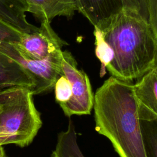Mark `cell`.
<instances>
[{"label":"cell","instance_id":"cell-13","mask_svg":"<svg viewBox=\"0 0 157 157\" xmlns=\"http://www.w3.org/2000/svg\"><path fill=\"white\" fill-rule=\"evenodd\" d=\"M124 9L147 21L157 33V0H122Z\"/></svg>","mask_w":157,"mask_h":157},{"label":"cell","instance_id":"cell-17","mask_svg":"<svg viewBox=\"0 0 157 157\" xmlns=\"http://www.w3.org/2000/svg\"><path fill=\"white\" fill-rule=\"evenodd\" d=\"M10 144V140L7 137L0 133V145Z\"/></svg>","mask_w":157,"mask_h":157},{"label":"cell","instance_id":"cell-7","mask_svg":"<svg viewBox=\"0 0 157 157\" xmlns=\"http://www.w3.org/2000/svg\"><path fill=\"white\" fill-rule=\"evenodd\" d=\"M77 11L102 32L124 9L122 0H75Z\"/></svg>","mask_w":157,"mask_h":157},{"label":"cell","instance_id":"cell-4","mask_svg":"<svg viewBox=\"0 0 157 157\" xmlns=\"http://www.w3.org/2000/svg\"><path fill=\"white\" fill-rule=\"evenodd\" d=\"M61 71L69 80L72 96L69 101L60 105L67 117L72 115H89L93 106L94 94L90 79L86 74L77 68V63L72 55L68 51H62Z\"/></svg>","mask_w":157,"mask_h":157},{"label":"cell","instance_id":"cell-3","mask_svg":"<svg viewBox=\"0 0 157 157\" xmlns=\"http://www.w3.org/2000/svg\"><path fill=\"white\" fill-rule=\"evenodd\" d=\"M33 96L25 87L0 90V133L9 138L10 144L29 145L42 126Z\"/></svg>","mask_w":157,"mask_h":157},{"label":"cell","instance_id":"cell-12","mask_svg":"<svg viewBox=\"0 0 157 157\" xmlns=\"http://www.w3.org/2000/svg\"><path fill=\"white\" fill-rule=\"evenodd\" d=\"M74 124L71 120L67 129L58 134L55 148L51 157H85L78 144Z\"/></svg>","mask_w":157,"mask_h":157},{"label":"cell","instance_id":"cell-15","mask_svg":"<svg viewBox=\"0 0 157 157\" xmlns=\"http://www.w3.org/2000/svg\"><path fill=\"white\" fill-rule=\"evenodd\" d=\"M93 34L95 37V53L101 63L100 76L102 77L105 75V68L112 60L114 53L110 46L105 40L102 31L94 27Z\"/></svg>","mask_w":157,"mask_h":157},{"label":"cell","instance_id":"cell-6","mask_svg":"<svg viewBox=\"0 0 157 157\" xmlns=\"http://www.w3.org/2000/svg\"><path fill=\"white\" fill-rule=\"evenodd\" d=\"M12 44L21 56L35 60L44 59L61 50L62 47L67 44L54 31L47 20L40 21V26L37 31L23 33L19 42Z\"/></svg>","mask_w":157,"mask_h":157},{"label":"cell","instance_id":"cell-5","mask_svg":"<svg viewBox=\"0 0 157 157\" xmlns=\"http://www.w3.org/2000/svg\"><path fill=\"white\" fill-rule=\"evenodd\" d=\"M1 52L20 64L33 79L35 86L31 91L33 95L51 91L57 78L63 75L61 71L62 50L56 52L47 58L30 59L23 57L13 44L6 43L1 48Z\"/></svg>","mask_w":157,"mask_h":157},{"label":"cell","instance_id":"cell-19","mask_svg":"<svg viewBox=\"0 0 157 157\" xmlns=\"http://www.w3.org/2000/svg\"><path fill=\"white\" fill-rule=\"evenodd\" d=\"M0 111H1V107H0Z\"/></svg>","mask_w":157,"mask_h":157},{"label":"cell","instance_id":"cell-14","mask_svg":"<svg viewBox=\"0 0 157 157\" xmlns=\"http://www.w3.org/2000/svg\"><path fill=\"white\" fill-rule=\"evenodd\" d=\"M141 132L147 157H157V120H140Z\"/></svg>","mask_w":157,"mask_h":157},{"label":"cell","instance_id":"cell-9","mask_svg":"<svg viewBox=\"0 0 157 157\" xmlns=\"http://www.w3.org/2000/svg\"><path fill=\"white\" fill-rule=\"evenodd\" d=\"M27 12L31 13L40 21H51L58 16H64L68 20L72 18L77 10L75 0H25Z\"/></svg>","mask_w":157,"mask_h":157},{"label":"cell","instance_id":"cell-1","mask_svg":"<svg viewBox=\"0 0 157 157\" xmlns=\"http://www.w3.org/2000/svg\"><path fill=\"white\" fill-rule=\"evenodd\" d=\"M93 108L95 130L119 157H147L132 84L110 77L94 94Z\"/></svg>","mask_w":157,"mask_h":157},{"label":"cell","instance_id":"cell-16","mask_svg":"<svg viewBox=\"0 0 157 157\" xmlns=\"http://www.w3.org/2000/svg\"><path fill=\"white\" fill-rule=\"evenodd\" d=\"M54 89L55 100L59 106L69 101L72 96L71 86L69 80L64 75H60L57 78Z\"/></svg>","mask_w":157,"mask_h":157},{"label":"cell","instance_id":"cell-10","mask_svg":"<svg viewBox=\"0 0 157 157\" xmlns=\"http://www.w3.org/2000/svg\"><path fill=\"white\" fill-rule=\"evenodd\" d=\"M35 83L26 69L18 62L0 52V90L21 86L31 91Z\"/></svg>","mask_w":157,"mask_h":157},{"label":"cell","instance_id":"cell-20","mask_svg":"<svg viewBox=\"0 0 157 157\" xmlns=\"http://www.w3.org/2000/svg\"><path fill=\"white\" fill-rule=\"evenodd\" d=\"M6 157H7V156H6Z\"/></svg>","mask_w":157,"mask_h":157},{"label":"cell","instance_id":"cell-11","mask_svg":"<svg viewBox=\"0 0 157 157\" xmlns=\"http://www.w3.org/2000/svg\"><path fill=\"white\" fill-rule=\"evenodd\" d=\"M27 9L25 0H0V20L22 33L34 32L39 28L27 21Z\"/></svg>","mask_w":157,"mask_h":157},{"label":"cell","instance_id":"cell-2","mask_svg":"<svg viewBox=\"0 0 157 157\" xmlns=\"http://www.w3.org/2000/svg\"><path fill=\"white\" fill-rule=\"evenodd\" d=\"M113 51L108 71L129 82L156 66L157 33L139 15L123 9L102 32Z\"/></svg>","mask_w":157,"mask_h":157},{"label":"cell","instance_id":"cell-8","mask_svg":"<svg viewBox=\"0 0 157 157\" xmlns=\"http://www.w3.org/2000/svg\"><path fill=\"white\" fill-rule=\"evenodd\" d=\"M133 85L138 102L140 120H157V66L145 73Z\"/></svg>","mask_w":157,"mask_h":157},{"label":"cell","instance_id":"cell-18","mask_svg":"<svg viewBox=\"0 0 157 157\" xmlns=\"http://www.w3.org/2000/svg\"><path fill=\"white\" fill-rule=\"evenodd\" d=\"M0 157H6L2 145H0Z\"/></svg>","mask_w":157,"mask_h":157}]
</instances>
